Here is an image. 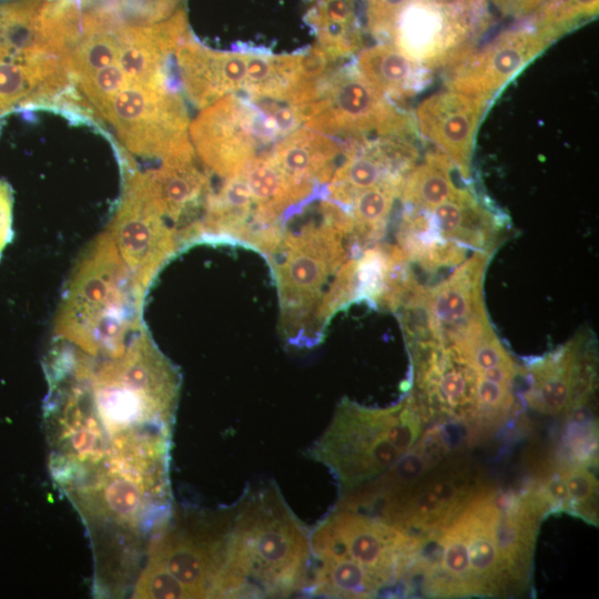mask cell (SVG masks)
I'll return each mask as SVG.
<instances>
[{"label": "cell", "mask_w": 599, "mask_h": 599, "mask_svg": "<svg viewBox=\"0 0 599 599\" xmlns=\"http://www.w3.org/2000/svg\"><path fill=\"white\" fill-rule=\"evenodd\" d=\"M233 506L229 598H284L303 592L311 569V532L274 483L247 488Z\"/></svg>", "instance_id": "1"}, {"label": "cell", "mask_w": 599, "mask_h": 599, "mask_svg": "<svg viewBox=\"0 0 599 599\" xmlns=\"http://www.w3.org/2000/svg\"><path fill=\"white\" fill-rule=\"evenodd\" d=\"M318 220L297 231L285 229L282 241L268 257L281 304V333L300 347L318 344L325 328L321 308L337 271L349 257L351 217L346 209L322 196Z\"/></svg>", "instance_id": "2"}, {"label": "cell", "mask_w": 599, "mask_h": 599, "mask_svg": "<svg viewBox=\"0 0 599 599\" xmlns=\"http://www.w3.org/2000/svg\"><path fill=\"white\" fill-rule=\"evenodd\" d=\"M144 294L105 232L75 265L57 316V336L91 355L121 353L129 333L139 331Z\"/></svg>", "instance_id": "3"}, {"label": "cell", "mask_w": 599, "mask_h": 599, "mask_svg": "<svg viewBox=\"0 0 599 599\" xmlns=\"http://www.w3.org/2000/svg\"><path fill=\"white\" fill-rule=\"evenodd\" d=\"M541 518L526 496L481 485L450 521L467 549L473 596L500 597L525 590Z\"/></svg>", "instance_id": "4"}, {"label": "cell", "mask_w": 599, "mask_h": 599, "mask_svg": "<svg viewBox=\"0 0 599 599\" xmlns=\"http://www.w3.org/2000/svg\"><path fill=\"white\" fill-rule=\"evenodd\" d=\"M423 420L412 395L388 408L365 407L343 398L307 454L328 468L342 496L394 465L420 437Z\"/></svg>", "instance_id": "5"}, {"label": "cell", "mask_w": 599, "mask_h": 599, "mask_svg": "<svg viewBox=\"0 0 599 599\" xmlns=\"http://www.w3.org/2000/svg\"><path fill=\"white\" fill-rule=\"evenodd\" d=\"M304 123L298 105L231 93L203 108L189 135L205 169L229 179Z\"/></svg>", "instance_id": "6"}, {"label": "cell", "mask_w": 599, "mask_h": 599, "mask_svg": "<svg viewBox=\"0 0 599 599\" xmlns=\"http://www.w3.org/2000/svg\"><path fill=\"white\" fill-rule=\"evenodd\" d=\"M233 506L173 509L151 540L144 564L170 573L187 598H227L229 541Z\"/></svg>", "instance_id": "7"}, {"label": "cell", "mask_w": 599, "mask_h": 599, "mask_svg": "<svg viewBox=\"0 0 599 599\" xmlns=\"http://www.w3.org/2000/svg\"><path fill=\"white\" fill-rule=\"evenodd\" d=\"M422 541L362 510L336 505L311 531L312 558H344L382 587L407 579Z\"/></svg>", "instance_id": "8"}, {"label": "cell", "mask_w": 599, "mask_h": 599, "mask_svg": "<svg viewBox=\"0 0 599 599\" xmlns=\"http://www.w3.org/2000/svg\"><path fill=\"white\" fill-rule=\"evenodd\" d=\"M100 119L108 121L132 153L162 161L195 154L189 118L176 87L125 83Z\"/></svg>", "instance_id": "9"}, {"label": "cell", "mask_w": 599, "mask_h": 599, "mask_svg": "<svg viewBox=\"0 0 599 599\" xmlns=\"http://www.w3.org/2000/svg\"><path fill=\"white\" fill-rule=\"evenodd\" d=\"M305 126L342 141L378 136L410 138L409 116L376 90L355 65L336 67L306 105Z\"/></svg>", "instance_id": "10"}, {"label": "cell", "mask_w": 599, "mask_h": 599, "mask_svg": "<svg viewBox=\"0 0 599 599\" xmlns=\"http://www.w3.org/2000/svg\"><path fill=\"white\" fill-rule=\"evenodd\" d=\"M481 485L470 465L450 461L357 510L374 509L377 512L374 516L423 542L424 538L448 525Z\"/></svg>", "instance_id": "11"}, {"label": "cell", "mask_w": 599, "mask_h": 599, "mask_svg": "<svg viewBox=\"0 0 599 599\" xmlns=\"http://www.w3.org/2000/svg\"><path fill=\"white\" fill-rule=\"evenodd\" d=\"M106 232L144 293L180 246L176 231L162 215L144 173L139 171L128 175L120 206Z\"/></svg>", "instance_id": "12"}, {"label": "cell", "mask_w": 599, "mask_h": 599, "mask_svg": "<svg viewBox=\"0 0 599 599\" xmlns=\"http://www.w3.org/2000/svg\"><path fill=\"white\" fill-rule=\"evenodd\" d=\"M415 394L423 416L454 418L477 425V372L448 346L432 338L408 339Z\"/></svg>", "instance_id": "13"}, {"label": "cell", "mask_w": 599, "mask_h": 599, "mask_svg": "<svg viewBox=\"0 0 599 599\" xmlns=\"http://www.w3.org/2000/svg\"><path fill=\"white\" fill-rule=\"evenodd\" d=\"M493 251H476L433 288L422 291L407 306H418L425 314V325L406 328L410 338H432L448 343L474 318L487 313L483 300V281Z\"/></svg>", "instance_id": "14"}, {"label": "cell", "mask_w": 599, "mask_h": 599, "mask_svg": "<svg viewBox=\"0 0 599 599\" xmlns=\"http://www.w3.org/2000/svg\"><path fill=\"white\" fill-rule=\"evenodd\" d=\"M418 161V150L410 138L346 141L344 156L326 185L325 196L346 209L362 191L387 183L404 185Z\"/></svg>", "instance_id": "15"}, {"label": "cell", "mask_w": 599, "mask_h": 599, "mask_svg": "<svg viewBox=\"0 0 599 599\" xmlns=\"http://www.w3.org/2000/svg\"><path fill=\"white\" fill-rule=\"evenodd\" d=\"M467 22L436 0H408L392 33L393 43L426 68L457 64L469 51Z\"/></svg>", "instance_id": "16"}, {"label": "cell", "mask_w": 599, "mask_h": 599, "mask_svg": "<svg viewBox=\"0 0 599 599\" xmlns=\"http://www.w3.org/2000/svg\"><path fill=\"white\" fill-rule=\"evenodd\" d=\"M551 41L537 28L506 31L457 63L447 88L489 101Z\"/></svg>", "instance_id": "17"}, {"label": "cell", "mask_w": 599, "mask_h": 599, "mask_svg": "<svg viewBox=\"0 0 599 599\" xmlns=\"http://www.w3.org/2000/svg\"><path fill=\"white\" fill-rule=\"evenodd\" d=\"M488 102L447 88L429 94L416 108L419 134L466 180L470 177L475 136Z\"/></svg>", "instance_id": "18"}, {"label": "cell", "mask_w": 599, "mask_h": 599, "mask_svg": "<svg viewBox=\"0 0 599 599\" xmlns=\"http://www.w3.org/2000/svg\"><path fill=\"white\" fill-rule=\"evenodd\" d=\"M585 335L532 363L527 404L544 414L568 412L593 389L595 364L585 351Z\"/></svg>", "instance_id": "19"}, {"label": "cell", "mask_w": 599, "mask_h": 599, "mask_svg": "<svg viewBox=\"0 0 599 599\" xmlns=\"http://www.w3.org/2000/svg\"><path fill=\"white\" fill-rule=\"evenodd\" d=\"M71 87L62 58L37 48H19L0 61V113L20 106L55 102Z\"/></svg>", "instance_id": "20"}, {"label": "cell", "mask_w": 599, "mask_h": 599, "mask_svg": "<svg viewBox=\"0 0 599 599\" xmlns=\"http://www.w3.org/2000/svg\"><path fill=\"white\" fill-rule=\"evenodd\" d=\"M345 148L344 141L303 125L277 141L270 155L293 182L324 191Z\"/></svg>", "instance_id": "21"}, {"label": "cell", "mask_w": 599, "mask_h": 599, "mask_svg": "<svg viewBox=\"0 0 599 599\" xmlns=\"http://www.w3.org/2000/svg\"><path fill=\"white\" fill-rule=\"evenodd\" d=\"M423 212L437 237L476 251H493L496 246L500 229L498 221L467 189Z\"/></svg>", "instance_id": "22"}, {"label": "cell", "mask_w": 599, "mask_h": 599, "mask_svg": "<svg viewBox=\"0 0 599 599\" xmlns=\"http://www.w3.org/2000/svg\"><path fill=\"white\" fill-rule=\"evenodd\" d=\"M355 67L365 80L393 102L416 94L426 85L429 75L426 67L386 41L362 49Z\"/></svg>", "instance_id": "23"}, {"label": "cell", "mask_w": 599, "mask_h": 599, "mask_svg": "<svg viewBox=\"0 0 599 599\" xmlns=\"http://www.w3.org/2000/svg\"><path fill=\"white\" fill-rule=\"evenodd\" d=\"M384 588L364 568L344 558H312L303 593L326 598H373Z\"/></svg>", "instance_id": "24"}, {"label": "cell", "mask_w": 599, "mask_h": 599, "mask_svg": "<svg viewBox=\"0 0 599 599\" xmlns=\"http://www.w3.org/2000/svg\"><path fill=\"white\" fill-rule=\"evenodd\" d=\"M454 165L436 150L425 154L408 173L400 199L413 210L430 211L460 192L451 177Z\"/></svg>", "instance_id": "25"}, {"label": "cell", "mask_w": 599, "mask_h": 599, "mask_svg": "<svg viewBox=\"0 0 599 599\" xmlns=\"http://www.w3.org/2000/svg\"><path fill=\"white\" fill-rule=\"evenodd\" d=\"M403 186L387 183L367 189L358 193L346 207L352 222L351 243L357 250L383 234Z\"/></svg>", "instance_id": "26"}, {"label": "cell", "mask_w": 599, "mask_h": 599, "mask_svg": "<svg viewBox=\"0 0 599 599\" xmlns=\"http://www.w3.org/2000/svg\"><path fill=\"white\" fill-rule=\"evenodd\" d=\"M569 501V512L597 524L598 481L585 464L565 465L558 470Z\"/></svg>", "instance_id": "27"}, {"label": "cell", "mask_w": 599, "mask_h": 599, "mask_svg": "<svg viewBox=\"0 0 599 599\" xmlns=\"http://www.w3.org/2000/svg\"><path fill=\"white\" fill-rule=\"evenodd\" d=\"M597 11L598 0H549L539 14L537 29L555 40L571 23Z\"/></svg>", "instance_id": "28"}, {"label": "cell", "mask_w": 599, "mask_h": 599, "mask_svg": "<svg viewBox=\"0 0 599 599\" xmlns=\"http://www.w3.org/2000/svg\"><path fill=\"white\" fill-rule=\"evenodd\" d=\"M408 0H367V26L377 39L392 38L396 19Z\"/></svg>", "instance_id": "29"}, {"label": "cell", "mask_w": 599, "mask_h": 599, "mask_svg": "<svg viewBox=\"0 0 599 599\" xmlns=\"http://www.w3.org/2000/svg\"><path fill=\"white\" fill-rule=\"evenodd\" d=\"M130 346H144V347L151 348V349L158 352L159 354H161L174 367V369L177 373V375L180 377V380H181V374H180L177 367L166 356H164L161 353V351L156 347V345L153 343L150 335L144 329L139 331L138 334L135 333L134 336H132L130 338V341L128 342L125 348L122 352H124ZM80 355H91V354H88V353L79 349L78 347H75V349H74V347L70 346V345H57L50 352V355H48V357L65 358V357H74V356H80ZM114 355H116V354H114ZM92 356H98V355H92Z\"/></svg>", "instance_id": "30"}, {"label": "cell", "mask_w": 599, "mask_h": 599, "mask_svg": "<svg viewBox=\"0 0 599 599\" xmlns=\"http://www.w3.org/2000/svg\"><path fill=\"white\" fill-rule=\"evenodd\" d=\"M12 204L11 186L6 180H0V257L13 235Z\"/></svg>", "instance_id": "31"}, {"label": "cell", "mask_w": 599, "mask_h": 599, "mask_svg": "<svg viewBox=\"0 0 599 599\" xmlns=\"http://www.w3.org/2000/svg\"><path fill=\"white\" fill-rule=\"evenodd\" d=\"M498 7L508 13L511 14H525L528 13L538 7H540L542 3L547 2V0H495Z\"/></svg>", "instance_id": "32"}]
</instances>
